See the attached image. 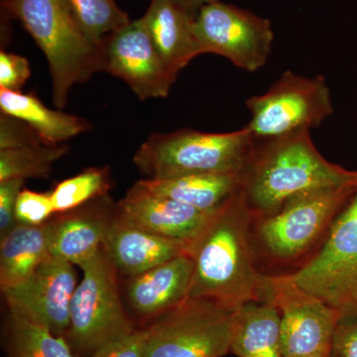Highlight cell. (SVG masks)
<instances>
[{
	"mask_svg": "<svg viewBox=\"0 0 357 357\" xmlns=\"http://www.w3.org/2000/svg\"><path fill=\"white\" fill-rule=\"evenodd\" d=\"M252 218L241 191L213 215L190 248L194 273L189 297L234 310L262 301L266 275L255 266Z\"/></svg>",
	"mask_w": 357,
	"mask_h": 357,
	"instance_id": "obj_1",
	"label": "cell"
},
{
	"mask_svg": "<svg viewBox=\"0 0 357 357\" xmlns=\"http://www.w3.org/2000/svg\"><path fill=\"white\" fill-rule=\"evenodd\" d=\"M357 172L324 158L310 130L256 141L243 173L244 199L253 217L273 215L301 192L356 184Z\"/></svg>",
	"mask_w": 357,
	"mask_h": 357,
	"instance_id": "obj_2",
	"label": "cell"
},
{
	"mask_svg": "<svg viewBox=\"0 0 357 357\" xmlns=\"http://www.w3.org/2000/svg\"><path fill=\"white\" fill-rule=\"evenodd\" d=\"M7 13L22 23L48 61L52 98L67 105L70 89L100 70V51L84 34L66 0H2Z\"/></svg>",
	"mask_w": 357,
	"mask_h": 357,
	"instance_id": "obj_3",
	"label": "cell"
},
{
	"mask_svg": "<svg viewBox=\"0 0 357 357\" xmlns=\"http://www.w3.org/2000/svg\"><path fill=\"white\" fill-rule=\"evenodd\" d=\"M255 144L246 126L229 133L184 128L151 134L138 148L132 161L141 175L149 180L243 174Z\"/></svg>",
	"mask_w": 357,
	"mask_h": 357,
	"instance_id": "obj_4",
	"label": "cell"
},
{
	"mask_svg": "<svg viewBox=\"0 0 357 357\" xmlns=\"http://www.w3.org/2000/svg\"><path fill=\"white\" fill-rule=\"evenodd\" d=\"M79 267L84 276L70 302L66 338L73 351L93 354L135 328L124 310L119 273L103 248Z\"/></svg>",
	"mask_w": 357,
	"mask_h": 357,
	"instance_id": "obj_5",
	"label": "cell"
},
{
	"mask_svg": "<svg viewBox=\"0 0 357 357\" xmlns=\"http://www.w3.org/2000/svg\"><path fill=\"white\" fill-rule=\"evenodd\" d=\"M290 275L340 318L357 314V190L333 220L317 255Z\"/></svg>",
	"mask_w": 357,
	"mask_h": 357,
	"instance_id": "obj_6",
	"label": "cell"
},
{
	"mask_svg": "<svg viewBox=\"0 0 357 357\" xmlns=\"http://www.w3.org/2000/svg\"><path fill=\"white\" fill-rule=\"evenodd\" d=\"M236 310L188 297L147 326L146 357L225 356L230 351Z\"/></svg>",
	"mask_w": 357,
	"mask_h": 357,
	"instance_id": "obj_7",
	"label": "cell"
},
{
	"mask_svg": "<svg viewBox=\"0 0 357 357\" xmlns=\"http://www.w3.org/2000/svg\"><path fill=\"white\" fill-rule=\"evenodd\" d=\"M246 128L256 141L319 128L333 114L332 93L325 77H306L287 70L267 93L246 100Z\"/></svg>",
	"mask_w": 357,
	"mask_h": 357,
	"instance_id": "obj_8",
	"label": "cell"
},
{
	"mask_svg": "<svg viewBox=\"0 0 357 357\" xmlns=\"http://www.w3.org/2000/svg\"><path fill=\"white\" fill-rule=\"evenodd\" d=\"M356 190L357 183L291 197L277 213L258 218L255 236L260 245L274 259L286 261L299 257L330 229Z\"/></svg>",
	"mask_w": 357,
	"mask_h": 357,
	"instance_id": "obj_9",
	"label": "cell"
},
{
	"mask_svg": "<svg viewBox=\"0 0 357 357\" xmlns=\"http://www.w3.org/2000/svg\"><path fill=\"white\" fill-rule=\"evenodd\" d=\"M262 301L280 312L282 357H332L340 312L299 287L291 275H266Z\"/></svg>",
	"mask_w": 357,
	"mask_h": 357,
	"instance_id": "obj_10",
	"label": "cell"
},
{
	"mask_svg": "<svg viewBox=\"0 0 357 357\" xmlns=\"http://www.w3.org/2000/svg\"><path fill=\"white\" fill-rule=\"evenodd\" d=\"M194 28L202 54L222 56L248 72L262 68L271 53V22L220 0L199 9Z\"/></svg>",
	"mask_w": 357,
	"mask_h": 357,
	"instance_id": "obj_11",
	"label": "cell"
},
{
	"mask_svg": "<svg viewBox=\"0 0 357 357\" xmlns=\"http://www.w3.org/2000/svg\"><path fill=\"white\" fill-rule=\"evenodd\" d=\"M98 51L100 72L122 79L140 100L165 98L177 79L160 57L142 17L105 36Z\"/></svg>",
	"mask_w": 357,
	"mask_h": 357,
	"instance_id": "obj_12",
	"label": "cell"
},
{
	"mask_svg": "<svg viewBox=\"0 0 357 357\" xmlns=\"http://www.w3.org/2000/svg\"><path fill=\"white\" fill-rule=\"evenodd\" d=\"M77 286L74 264L49 255L25 280L1 291L9 312L66 337Z\"/></svg>",
	"mask_w": 357,
	"mask_h": 357,
	"instance_id": "obj_13",
	"label": "cell"
},
{
	"mask_svg": "<svg viewBox=\"0 0 357 357\" xmlns=\"http://www.w3.org/2000/svg\"><path fill=\"white\" fill-rule=\"evenodd\" d=\"M119 215L157 236L192 243L215 213H206L151 192L139 181L117 203Z\"/></svg>",
	"mask_w": 357,
	"mask_h": 357,
	"instance_id": "obj_14",
	"label": "cell"
},
{
	"mask_svg": "<svg viewBox=\"0 0 357 357\" xmlns=\"http://www.w3.org/2000/svg\"><path fill=\"white\" fill-rule=\"evenodd\" d=\"M117 213V204L109 195L89 203L56 213L48 222L50 255L79 265L100 250Z\"/></svg>",
	"mask_w": 357,
	"mask_h": 357,
	"instance_id": "obj_15",
	"label": "cell"
},
{
	"mask_svg": "<svg viewBox=\"0 0 357 357\" xmlns=\"http://www.w3.org/2000/svg\"><path fill=\"white\" fill-rule=\"evenodd\" d=\"M192 273V256L183 255L126 279L128 306L139 318L155 321L189 297Z\"/></svg>",
	"mask_w": 357,
	"mask_h": 357,
	"instance_id": "obj_16",
	"label": "cell"
},
{
	"mask_svg": "<svg viewBox=\"0 0 357 357\" xmlns=\"http://www.w3.org/2000/svg\"><path fill=\"white\" fill-rule=\"evenodd\" d=\"M191 244L140 229L117 211L102 248L119 276L128 279L178 256L190 255Z\"/></svg>",
	"mask_w": 357,
	"mask_h": 357,
	"instance_id": "obj_17",
	"label": "cell"
},
{
	"mask_svg": "<svg viewBox=\"0 0 357 357\" xmlns=\"http://www.w3.org/2000/svg\"><path fill=\"white\" fill-rule=\"evenodd\" d=\"M142 18L160 57L176 77L202 55L194 16L174 0H152Z\"/></svg>",
	"mask_w": 357,
	"mask_h": 357,
	"instance_id": "obj_18",
	"label": "cell"
},
{
	"mask_svg": "<svg viewBox=\"0 0 357 357\" xmlns=\"http://www.w3.org/2000/svg\"><path fill=\"white\" fill-rule=\"evenodd\" d=\"M230 351L238 357H282L279 310L263 301L237 307Z\"/></svg>",
	"mask_w": 357,
	"mask_h": 357,
	"instance_id": "obj_19",
	"label": "cell"
},
{
	"mask_svg": "<svg viewBox=\"0 0 357 357\" xmlns=\"http://www.w3.org/2000/svg\"><path fill=\"white\" fill-rule=\"evenodd\" d=\"M140 184L206 213H215L243 189V174L192 175L169 180L142 178Z\"/></svg>",
	"mask_w": 357,
	"mask_h": 357,
	"instance_id": "obj_20",
	"label": "cell"
},
{
	"mask_svg": "<svg viewBox=\"0 0 357 357\" xmlns=\"http://www.w3.org/2000/svg\"><path fill=\"white\" fill-rule=\"evenodd\" d=\"M0 109L26 122L47 144H63L93 128L83 117L49 109L34 93L0 89Z\"/></svg>",
	"mask_w": 357,
	"mask_h": 357,
	"instance_id": "obj_21",
	"label": "cell"
},
{
	"mask_svg": "<svg viewBox=\"0 0 357 357\" xmlns=\"http://www.w3.org/2000/svg\"><path fill=\"white\" fill-rule=\"evenodd\" d=\"M47 222L38 227L18 223L0 241L1 289L25 280L50 255Z\"/></svg>",
	"mask_w": 357,
	"mask_h": 357,
	"instance_id": "obj_22",
	"label": "cell"
},
{
	"mask_svg": "<svg viewBox=\"0 0 357 357\" xmlns=\"http://www.w3.org/2000/svg\"><path fill=\"white\" fill-rule=\"evenodd\" d=\"M9 312L13 357H76L64 335Z\"/></svg>",
	"mask_w": 357,
	"mask_h": 357,
	"instance_id": "obj_23",
	"label": "cell"
},
{
	"mask_svg": "<svg viewBox=\"0 0 357 357\" xmlns=\"http://www.w3.org/2000/svg\"><path fill=\"white\" fill-rule=\"evenodd\" d=\"M68 151V145L46 143L0 150V182L10 178H47L54 163Z\"/></svg>",
	"mask_w": 357,
	"mask_h": 357,
	"instance_id": "obj_24",
	"label": "cell"
},
{
	"mask_svg": "<svg viewBox=\"0 0 357 357\" xmlns=\"http://www.w3.org/2000/svg\"><path fill=\"white\" fill-rule=\"evenodd\" d=\"M112 178L107 167H93L58 183L50 192L55 213H66L107 196Z\"/></svg>",
	"mask_w": 357,
	"mask_h": 357,
	"instance_id": "obj_25",
	"label": "cell"
},
{
	"mask_svg": "<svg viewBox=\"0 0 357 357\" xmlns=\"http://www.w3.org/2000/svg\"><path fill=\"white\" fill-rule=\"evenodd\" d=\"M84 34L96 46L105 36L130 22L114 0H66Z\"/></svg>",
	"mask_w": 357,
	"mask_h": 357,
	"instance_id": "obj_26",
	"label": "cell"
},
{
	"mask_svg": "<svg viewBox=\"0 0 357 357\" xmlns=\"http://www.w3.org/2000/svg\"><path fill=\"white\" fill-rule=\"evenodd\" d=\"M56 215L51 195L22 190L16 203L15 218L18 223L31 227L45 225Z\"/></svg>",
	"mask_w": 357,
	"mask_h": 357,
	"instance_id": "obj_27",
	"label": "cell"
},
{
	"mask_svg": "<svg viewBox=\"0 0 357 357\" xmlns=\"http://www.w3.org/2000/svg\"><path fill=\"white\" fill-rule=\"evenodd\" d=\"M43 143L42 138L26 122L10 115L1 114L0 150L16 149Z\"/></svg>",
	"mask_w": 357,
	"mask_h": 357,
	"instance_id": "obj_28",
	"label": "cell"
},
{
	"mask_svg": "<svg viewBox=\"0 0 357 357\" xmlns=\"http://www.w3.org/2000/svg\"><path fill=\"white\" fill-rule=\"evenodd\" d=\"M148 328L134 330L96 349L91 357H146Z\"/></svg>",
	"mask_w": 357,
	"mask_h": 357,
	"instance_id": "obj_29",
	"label": "cell"
},
{
	"mask_svg": "<svg viewBox=\"0 0 357 357\" xmlns=\"http://www.w3.org/2000/svg\"><path fill=\"white\" fill-rule=\"evenodd\" d=\"M31 76L27 59L17 54L0 52V89L21 91Z\"/></svg>",
	"mask_w": 357,
	"mask_h": 357,
	"instance_id": "obj_30",
	"label": "cell"
},
{
	"mask_svg": "<svg viewBox=\"0 0 357 357\" xmlns=\"http://www.w3.org/2000/svg\"><path fill=\"white\" fill-rule=\"evenodd\" d=\"M24 181L10 178L0 182V241L18 225L15 218L16 203Z\"/></svg>",
	"mask_w": 357,
	"mask_h": 357,
	"instance_id": "obj_31",
	"label": "cell"
},
{
	"mask_svg": "<svg viewBox=\"0 0 357 357\" xmlns=\"http://www.w3.org/2000/svg\"><path fill=\"white\" fill-rule=\"evenodd\" d=\"M332 357H357V314L342 317L338 321Z\"/></svg>",
	"mask_w": 357,
	"mask_h": 357,
	"instance_id": "obj_32",
	"label": "cell"
},
{
	"mask_svg": "<svg viewBox=\"0 0 357 357\" xmlns=\"http://www.w3.org/2000/svg\"><path fill=\"white\" fill-rule=\"evenodd\" d=\"M176 3L182 7L188 13L196 17L197 13H199L202 7L211 2L217 1V0H174Z\"/></svg>",
	"mask_w": 357,
	"mask_h": 357,
	"instance_id": "obj_33",
	"label": "cell"
}]
</instances>
